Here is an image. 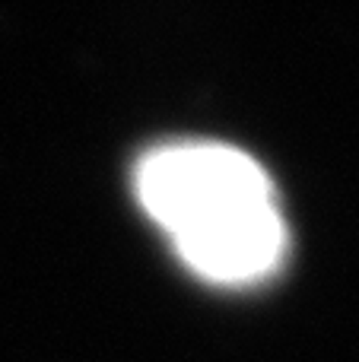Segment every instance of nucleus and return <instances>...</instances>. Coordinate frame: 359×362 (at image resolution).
<instances>
[{
	"label": "nucleus",
	"mask_w": 359,
	"mask_h": 362,
	"mask_svg": "<svg viewBox=\"0 0 359 362\" xmlns=\"http://www.w3.org/2000/svg\"><path fill=\"white\" fill-rule=\"evenodd\" d=\"M137 200L178 257L220 286H248L283 264L286 223L267 172L226 144H165L137 165Z\"/></svg>",
	"instance_id": "f257e3e1"
}]
</instances>
